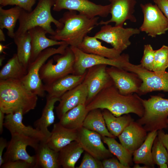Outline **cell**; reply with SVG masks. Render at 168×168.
<instances>
[{
  "label": "cell",
  "instance_id": "33",
  "mask_svg": "<svg viewBox=\"0 0 168 168\" xmlns=\"http://www.w3.org/2000/svg\"><path fill=\"white\" fill-rule=\"evenodd\" d=\"M2 7H0V29H7L8 36L13 39L15 35L14 28L23 9L17 6L7 9H3Z\"/></svg>",
  "mask_w": 168,
  "mask_h": 168
},
{
  "label": "cell",
  "instance_id": "31",
  "mask_svg": "<svg viewBox=\"0 0 168 168\" xmlns=\"http://www.w3.org/2000/svg\"><path fill=\"white\" fill-rule=\"evenodd\" d=\"M102 110L107 128L109 132L116 138L118 137L131 122L134 121L129 114L116 117L107 109Z\"/></svg>",
  "mask_w": 168,
  "mask_h": 168
},
{
  "label": "cell",
  "instance_id": "48",
  "mask_svg": "<svg viewBox=\"0 0 168 168\" xmlns=\"http://www.w3.org/2000/svg\"><path fill=\"white\" fill-rule=\"evenodd\" d=\"M7 46L4 45L1 43L0 44V53H4V49L7 48Z\"/></svg>",
  "mask_w": 168,
  "mask_h": 168
},
{
  "label": "cell",
  "instance_id": "10",
  "mask_svg": "<svg viewBox=\"0 0 168 168\" xmlns=\"http://www.w3.org/2000/svg\"><path fill=\"white\" fill-rule=\"evenodd\" d=\"M75 57L73 74L81 75L88 68L93 66L105 64L123 68L126 62L129 61V56L123 54L117 58L112 59L84 53L77 47L70 46Z\"/></svg>",
  "mask_w": 168,
  "mask_h": 168
},
{
  "label": "cell",
  "instance_id": "25",
  "mask_svg": "<svg viewBox=\"0 0 168 168\" xmlns=\"http://www.w3.org/2000/svg\"><path fill=\"white\" fill-rule=\"evenodd\" d=\"M37 168H59L58 152L50 148L46 141H40L35 150Z\"/></svg>",
  "mask_w": 168,
  "mask_h": 168
},
{
  "label": "cell",
  "instance_id": "40",
  "mask_svg": "<svg viewBox=\"0 0 168 168\" xmlns=\"http://www.w3.org/2000/svg\"><path fill=\"white\" fill-rule=\"evenodd\" d=\"M77 168H103L101 160L86 152L81 163Z\"/></svg>",
  "mask_w": 168,
  "mask_h": 168
},
{
  "label": "cell",
  "instance_id": "2",
  "mask_svg": "<svg viewBox=\"0 0 168 168\" xmlns=\"http://www.w3.org/2000/svg\"><path fill=\"white\" fill-rule=\"evenodd\" d=\"M99 19L98 16L91 18L77 11L69 10L59 20L61 26L57 28L54 34L49 37L77 47L87 34L98 25Z\"/></svg>",
  "mask_w": 168,
  "mask_h": 168
},
{
  "label": "cell",
  "instance_id": "51",
  "mask_svg": "<svg viewBox=\"0 0 168 168\" xmlns=\"http://www.w3.org/2000/svg\"><path fill=\"white\" fill-rule=\"evenodd\" d=\"M167 124H168V119H167Z\"/></svg>",
  "mask_w": 168,
  "mask_h": 168
},
{
  "label": "cell",
  "instance_id": "15",
  "mask_svg": "<svg viewBox=\"0 0 168 168\" xmlns=\"http://www.w3.org/2000/svg\"><path fill=\"white\" fill-rule=\"evenodd\" d=\"M83 149L100 160L113 157L112 154L104 145L101 136L98 133L83 127L78 130L77 141Z\"/></svg>",
  "mask_w": 168,
  "mask_h": 168
},
{
  "label": "cell",
  "instance_id": "17",
  "mask_svg": "<svg viewBox=\"0 0 168 168\" xmlns=\"http://www.w3.org/2000/svg\"><path fill=\"white\" fill-rule=\"evenodd\" d=\"M110 2V13L111 16L109 20L101 21L99 25L108 24L114 22L115 26H123L124 22L128 20L132 22H136L137 20L133 15L134 12L135 0H109Z\"/></svg>",
  "mask_w": 168,
  "mask_h": 168
},
{
  "label": "cell",
  "instance_id": "52",
  "mask_svg": "<svg viewBox=\"0 0 168 168\" xmlns=\"http://www.w3.org/2000/svg\"><path fill=\"white\" fill-rule=\"evenodd\" d=\"M153 1H154L155 0H152Z\"/></svg>",
  "mask_w": 168,
  "mask_h": 168
},
{
  "label": "cell",
  "instance_id": "12",
  "mask_svg": "<svg viewBox=\"0 0 168 168\" xmlns=\"http://www.w3.org/2000/svg\"><path fill=\"white\" fill-rule=\"evenodd\" d=\"M143 15L142 24L139 29L152 38L164 34L168 30V20L156 4L140 5Z\"/></svg>",
  "mask_w": 168,
  "mask_h": 168
},
{
  "label": "cell",
  "instance_id": "13",
  "mask_svg": "<svg viewBox=\"0 0 168 168\" xmlns=\"http://www.w3.org/2000/svg\"><path fill=\"white\" fill-rule=\"evenodd\" d=\"M110 4H97L89 0H54L53 10L74 11L90 18L107 17L110 13Z\"/></svg>",
  "mask_w": 168,
  "mask_h": 168
},
{
  "label": "cell",
  "instance_id": "21",
  "mask_svg": "<svg viewBox=\"0 0 168 168\" xmlns=\"http://www.w3.org/2000/svg\"><path fill=\"white\" fill-rule=\"evenodd\" d=\"M78 130L67 128L59 122L54 124L50 137L46 142L48 146L57 152L72 141H77Z\"/></svg>",
  "mask_w": 168,
  "mask_h": 168
},
{
  "label": "cell",
  "instance_id": "27",
  "mask_svg": "<svg viewBox=\"0 0 168 168\" xmlns=\"http://www.w3.org/2000/svg\"><path fill=\"white\" fill-rule=\"evenodd\" d=\"M60 98H52L46 96L45 105L42 111V114L39 119L35 122L34 125L36 129L41 132L46 137L47 139L50 137L51 132L48 127L53 124L55 120L54 112L56 102L59 101Z\"/></svg>",
  "mask_w": 168,
  "mask_h": 168
},
{
  "label": "cell",
  "instance_id": "11",
  "mask_svg": "<svg viewBox=\"0 0 168 168\" xmlns=\"http://www.w3.org/2000/svg\"><path fill=\"white\" fill-rule=\"evenodd\" d=\"M140 31L137 28H124L123 26L104 25L94 36L98 39L111 44L113 48L122 53L131 44L129 39L138 34Z\"/></svg>",
  "mask_w": 168,
  "mask_h": 168
},
{
  "label": "cell",
  "instance_id": "22",
  "mask_svg": "<svg viewBox=\"0 0 168 168\" xmlns=\"http://www.w3.org/2000/svg\"><path fill=\"white\" fill-rule=\"evenodd\" d=\"M86 72L83 74H70L62 77L49 84H44V89L47 96L60 98L66 92L82 83Z\"/></svg>",
  "mask_w": 168,
  "mask_h": 168
},
{
  "label": "cell",
  "instance_id": "42",
  "mask_svg": "<svg viewBox=\"0 0 168 168\" xmlns=\"http://www.w3.org/2000/svg\"><path fill=\"white\" fill-rule=\"evenodd\" d=\"M102 162L103 168H128L122 164L118 159L112 157L104 159Z\"/></svg>",
  "mask_w": 168,
  "mask_h": 168
},
{
  "label": "cell",
  "instance_id": "28",
  "mask_svg": "<svg viewBox=\"0 0 168 168\" xmlns=\"http://www.w3.org/2000/svg\"><path fill=\"white\" fill-rule=\"evenodd\" d=\"M88 112L86 104H80L65 113L59 119V122L65 128L78 130L82 127Z\"/></svg>",
  "mask_w": 168,
  "mask_h": 168
},
{
  "label": "cell",
  "instance_id": "5",
  "mask_svg": "<svg viewBox=\"0 0 168 168\" xmlns=\"http://www.w3.org/2000/svg\"><path fill=\"white\" fill-rule=\"evenodd\" d=\"M140 100L144 108L143 116L137 122L147 132L168 127V99L159 96H151L147 100Z\"/></svg>",
  "mask_w": 168,
  "mask_h": 168
},
{
  "label": "cell",
  "instance_id": "16",
  "mask_svg": "<svg viewBox=\"0 0 168 168\" xmlns=\"http://www.w3.org/2000/svg\"><path fill=\"white\" fill-rule=\"evenodd\" d=\"M107 71L119 93L124 95L138 94L142 81L136 73L110 66Z\"/></svg>",
  "mask_w": 168,
  "mask_h": 168
},
{
  "label": "cell",
  "instance_id": "29",
  "mask_svg": "<svg viewBox=\"0 0 168 168\" xmlns=\"http://www.w3.org/2000/svg\"><path fill=\"white\" fill-rule=\"evenodd\" d=\"M82 127L97 133L101 136L116 138L108 130L100 109H96L89 111L84 121Z\"/></svg>",
  "mask_w": 168,
  "mask_h": 168
},
{
  "label": "cell",
  "instance_id": "24",
  "mask_svg": "<svg viewBox=\"0 0 168 168\" xmlns=\"http://www.w3.org/2000/svg\"><path fill=\"white\" fill-rule=\"evenodd\" d=\"M77 48L84 53L112 59L118 58L122 53L113 48H110L103 46L101 42L94 36L87 35Z\"/></svg>",
  "mask_w": 168,
  "mask_h": 168
},
{
  "label": "cell",
  "instance_id": "32",
  "mask_svg": "<svg viewBox=\"0 0 168 168\" xmlns=\"http://www.w3.org/2000/svg\"><path fill=\"white\" fill-rule=\"evenodd\" d=\"M27 69L19 61L16 54H14L0 71V80H21L27 74Z\"/></svg>",
  "mask_w": 168,
  "mask_h": 168
},
{
  "label": "cell",
  "instance_id": "44",
  "mask_svg": "<svg viewBox=\"0 0 168 168\" xmlns=\"http://www.w3.org/2000/svg\"><path fill=\"white\" fill-rule=\"evenodd\" d=\"M157 137L166 148L168 152V134L161 129L157 131Z\"/></svg>",
  "mask_w": 168,
  "mask_h": 168
},
{
  "label": "cell",
  "instance_id": "47",
  "mask_svg": "<svg viewBox=\"0 0 168 168\" xmlns=\"http://www.w3.org/2000/svg\"><path fill=\"white\" fill-rule=\"evenodd\" d=\"M5 41V37L2 30L0 29V41L3 42Z\"/></svg>",
  "mask_w": 168,
  "mask_h": 168
},
{
  "label": "cell",
  "instance_id": "7",
  "mask_svg": "<svg viewBox=\"0 0 168 168\" xmlns=\"http://www.w3.org/2000/svg\"><path fill=\"white\" fill-rule=\"evenodd\" d=\"M68 45L65 43L57 48L49 47L42 51L27 69L26 75L21 80L25 87L30 92L41 97L45 96L44 84L40 78L39 72L42 66L51 56L63 54Z\"/></svg>",
  "mask_w": 168,
  "mask_h": 168
},
{
  "label": "cell",
  "instance_id": "14",
  "mask_svg": "<svg viewBox=\"0 0 168 168\" xmlns=\"http://www.w3.org/2000/svg\"><path fill=\"white\" fill-rule=\"evenodd\" d=\"M107 66L98 65L87 69L82 83L85 84L88 90V96L86 105L104 88L114 84L107 72Z\"/></svg>",
  "mask_w": 168,
  "mask_h": 168
},
{
  "label": "cell",
  "instance_id": "8",
  "mask_svg": "<svg viewBox=\"0 0 168 168\" xmlns=\"http://www.w3.org/2000/svg\"><path fill=\"white\" fill-rule=\"evenodd\" d=\"M123 69L137 74L142 83L138 94L141 96L156 91L168 92V72H155L143 67L140 64L126 63Z\"/></svg>",
  "mask_w": 168,
  "mask_h": 168
},
{
  "label": "cell",
  "instance_id": "1",
  "mask_svg": "<svg viewBox=\"0 0 168 168\" xmlns=\"http://www.w3.org/2000/svg\"><path fill=\"white\" fill-rule=\"evenodd\" d=\"M140 98L135 93L127 95L121 94L114 84L100 91L86 107L88 111L105 109L116 117L133 113L141 118L144 109Z\"/></svg>",
  "mask_w": 168,
  "mask_h": 168
},
{
  "label": "cell",
  "instance_id": "23",
  "mask_svg": "<svg viewBox=\"0 0 168 168\" xmlns=\"http://www.w3.org/2000/svg\"><path fill=\"white\" fill-rule=\"evenodd\" d=\"M28 32L31 40V53L30 63L34 61L39 54L46 49L54 45H60L65 43L63 41L47 38L46 36L47 32L40 27L32 28Z\"/></svg>",
  "mask_w": 168,
  "mask_h": 168
},
{
  "label": "cell",
  "instance_id": "50",
  "mask_svg": "<svg viewBox=\"0 0 168 168\" xmlns=\"http://www.w3.org/2000/svg\"><path fill=\"white\" fill-rule=\"evenodd\" d=\"M5 59V56L4 55H2L0 56V66L2 65V62L3 60Z\"/></svg>",
  "mask_w": 168,
  "mask_h": 168
},
{
  "label": "cell",
  "instance_id": "6",
  "mask_svg": "<svg viewBox=\"0 0 168 168\" xmlns=\"http://www.w3.org/2000/svg\"><path fill=\"white\" fill-rule=\"evenodd\" d=\"M75 57L70 47L63 54H57L42 66L39 74L44 84H49L66 76L73 74Z\"/></svg>",
  "mask_w": 168,
  "mask_h": 168
},
{
  "label": "cell",
  "instance_id": "34",
  "mask_svg": "<svg viewBox=\"0 0 168 168\" xmlns=\"http://www.w3.org/2000/svg\"><path fill=\"white\" fill-rule=\"evenodd\" d=\"M101 138L103 142L107 145L110 152L115 155L122 164L128 168H130L133 164V154L118 143L115 138L105 136H101Z\"/></svg>",
  "mask_w": 168,
  "mask_h": 168
},
{
  "label": "cell",
  "instance_id": "30",
  "mask_svg": "<svg viewBox=\"0 0 168 168\" xmlns=\"http://www.w3.org/2000/svg\"><path fill=\"white\" fill-rule=\"evenodd\" d=\"M84 150L77 141L72 142L58 152L59 164L63 168H74Z\"/></svg>",
  "mask_w": 168,
  "mask_h": 168
},
{
  "label": "cell",
  "instance_id": "20",
  "mask_svg": "<svg viewBox=\"0 0 168 168\" xmlns=\"http://www.w3.org/2000/svg\"><path fill=\"white\" fill-rule=\"evenodd\" d=\"M147 132L137 121H132L118 138L120 143L133 154L143 143L147 136Z\"/></svg>",
  "mask_w": 168,
  "mask_h": 168
},
{
  "label": "cell",
  "instance_id": "41",
  "mask_svg": "<svg viewBox=\"0 0 168 168\" xmlns=\"http://www.w3.org/2000/svg\"><path fill=\"white\" fill-rule=\"evenodd\" d=\"M0 167L1 168H34L31 164L22 160H17L4 162Z\"/></svg>",
  "mask_w": 168,
  "mask_h": 168
},
{
  "label": "cell",
  "instance_id": "37",
  "mask_svg": "<svg viewBox=\"0 0 168 168\" xmlns=\"http://www.w3.org/2000/svg\"><path fill=\"white\" fill-rule=\"evenodd\" d=\"M168 68V46L163 45L155 50L152 71L164 72Z\"/></svg>",
  "mask_w": 168,
  "mask_h": 168
},
{
  "label": "cell",
  "instance_id": "19",
  "mask_svg": "<svg viewBox=\"0 0 168 168\" xmlns=\"http://www.w3.org/2000/svg\"><path fill=\"white\" fill-rule=\"evenodd\" d=\"M22 110L6 114L4 127L11 134L17 133L36 139L40 141H46L47 138L41 132L30 126H26L22 122L24 115Z\"/></svg>",
  "mask_w": 168,
  "mask_h": 168
},
{
  "label": "cell",
  "instance_id": "9",
  "mask_svg": "<svg viewBox=\"0 0 168 168\" xmlns=\"http://www.w3.org/2000/svg\"><path fill=\"white\" fill-rule=\"evenodd\" d=\"M11 134V140L8 142L6 150L3 156L4 163L22 160L31 164L34 168H36L35 155L30 156L26 151V147L30 146L35 150L40 141L17 133Z\"/></svg>",
  "mask_w": 168,
  "mask_h": 168
},
{
  "label": "cell",
  "instance_id": "26",
  "mask_svg": "<svg viewBox=\"0 0 168 168\" xmlns=\"http://www.w3.org/2000/svg\"><path fill=\"white\" fill-rule=\"evenodd\" d=\"M157 131L149 132L145 141L133 153V161L135 164H142L148 168H154L152 156V147L155 138L157 136Z\"/></svg>",
  "mask_w": 168,
  "mask_h": 168
},
{
  "label": "cell",
  "instance_id": "18",
  "mask_svg": "<svg viewBox=\"0 0 168 168\" xmlns=\"http://www.w3.org/2000/svg\"><path fill=\"white\" fill-rule=\"evenodd\" d=\"M88 94L87 86L82 82L65 93L55 107L58 118L59 119L67 111L80 104L86 105Z\"/></svg>",
  "mask_w": 168,
  "mask_h": 168
},
{
  "label": "cell",
  "instance_id": "3",
  "mask_svg": "<svg viewBox=\"0 0 168 168\" xmlns=\"http://www.w3.org/2000/svg\"><path fill=\"white\" fill-rule=\"evenodd\" d=\"M37 96L29 90L20 80H0V110L5 114L21 110L24 114L36 107Z\"/></svg>",
  "mask_w": 168,
  "mask_h": 168
},
{
  "label": "cell",
  "instance_id": "49",
  "mask_svg": "<svg viewBox=\"0 0 168 168\" xmlns=\"http://www.w3.org/2000/svg\"><path fill=\"white\" fill-rule=\"evenodd\" d=\"M133 168H148V167L144 165L143 166H141L139 165V164H135Z\"/></svg>",
  "mask_w": 168,
  "mask_h": 168
},
{
  "label": "cell",
  "instance_id": "45",
  "mask_svg": "<svg viewBox=\"0 0 168 168\" xmlns=\"http://www.w3.org/2000/svg\"><path fill=\"white\" fill-rule=\"evenodd\" d=\"M8 142L6 139L2 137L0 138V167L4 163L3 152L5 148L7 147Z\"/></svg>",
  "mask_w": 168,
  "mask_h": 168
},
{
  "label": "cell",
  "instance_id": "46",
  "mask_svg": "<svg viewBox=\"0 0 168 168\" xmlns=\"http://www.w3.org/2000/svg\"><path fill=\"white\" fill-rule=\"evenodd\" d=\"M5 113L0 110V133L2 134L3 131V127L5 120Z\"/></svg>",
  "mask_w": 168,
  "mask_h": 168
},
{
  "label": "cell",
  "instance_id": "43",
  "mask_svg": "<svg viewBox=\"0 0 168 168\" xmlns=\"http://www.w3.org/2000/svg\"><path fill=\"white\" fill-rule=\"evenodd\" d=\"M168 20V0H155L153 1Z\"/></svg>",
  "mask_w": 168,
  "mask_h": 168
},
{
  "label": "cell",
  "instance_id": "4",
  "mask_svg": "<svg viewBox=\"0 0 168 168\" xmlns=\"http://www.w3.org/2000/svg\"><path fill=\"white\" fill-rule=\"evenodd\" d=\"M54 3V0H39L36 6L31 11L28 12L23 9L15 36L23 34L37 26L42 28L50 35H54L55 31L52 28L51 23H53L57 28H60L62 25L52 15L51 8Z\"/></svg>",
  "mask_w": 168,
  "mask_h": 168
},
{
  "label": "cell",
  "instance_id": "38",
  "mask_svg": "<svg viewBox=\"0 0 168 168\" xmlns=\"http://www.w3.org/2000/svg\"><path fill=\"white\" fill-rule=\"evenodd\" d=\"M155 50L150 44L145 45L143 54L140 61V64L144 68L152 71Z\"/></svg>",
  "mask_w": 168,
  "mask_h": 168
},
{
  "label": "cell",
  "instance_id": "39",
  "mask_svg": "<svg viewBox=\"0 0 168 168\" xmlns=\"http://www.w3.org/2000/svg\"><path fill=\"white\" fill-rule=\"evenodd\" d=\"M36 0H0L2 7L7 5H15L19 6L24 10L30 12L32 11L33 6Z\"/></svg>",
  "mask_w": 168,
  "mask_h": 168
},
{
  "label": "cell",
  "instance_id": "36",
  "mask_svg": "<svg viewBox=\"0 0 168 168\" xmlns=\"http://www.w3.org/2000/svg\"><path fill=\"white\" fill-rule=\"evenodd\" d=\"M152 156L154 164L160 168H167L168 152L157 136L153 142L152 150Z\"/></svg>",
  "mask_w": 168,
  "mask_h": 168
},
{
  "label": "cell",
  "instance_id": "35",
  "mask_svg": "<svg viewBox=\"0 0 168 168\" xmlns=\"http://www.w3.org/2000/svg\"><path fill=\"white\" fill-rule=\"evenodd\" d=\"M13 39L17 47L16 54L18 58L27 69L30 62L31 53V40L30 34L27 31L15 36Z\"/></svg>",
  "mask_w": 168,
  "mask_h": 168
}]
</instances>
